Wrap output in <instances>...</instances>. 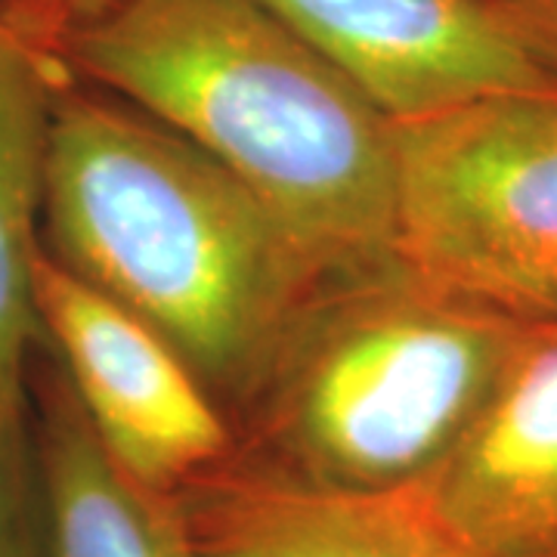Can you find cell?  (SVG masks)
I'll return each instance as SVG.
<instances>
[{
  "instance_id": "cell-1",
  "label": "cell",
  "mask_w": 557,
  "mask_h": 557,
  "mask_svg": "<svg viewBox=\"0 0 557 557\" xmlns=\"http://www.w3.org/2000/svg\"><path fill=\"white\" fill-rule=\"evenodd\" d=\"M40 248L152 325L233 428L329 282L233 171L72 72L53 106Z\"/></svg>"
},
{
  "instance_id": "cell-2",
  "label": "cell",
  "mask_w": 557,
  "mask_h": 557,
  "mask_svg": "<svg viewBox=\"0 0 557 557\" xmlns=\"http://www.w3.org/2000/svg\"><path fill=\"white\" fill-rule=\"evenodd\" d=\"M47 47L233 171L329 278L394 260L391 119L260 0H102Z\"/></svg>"
},
{
  "instance_id": "cell-3",
  "label": "cell",
  "mask_w": 557,
  "mask_h": 557,
  "mask_svg": "<svg viewBox=\"0 0 557 557\" xmlns=\"http://www.w3.org/2000/svg\"><path fill=\"white\" fill-rule=\"evenodd\" d=\"M520 329L397 258L329 278L236 424V449L322 486H418L478 418Z\"/></svg>"
},
{
  "instance_id": "cell-4",
  "label": "cell",
  "mask_w": 557,
  "mask_h": 557,
  "mask_svg": "<svg viewBox=\"0 0 557 557\" xmlns=\"http://www.w3.org/2000/svg\"><path fill=\"white\" fill-rule=\"evenodd\" d=\"M394 258L515 325H557V94L391 121Z\"/></svg>"
},
{
  "instance_id": "cell-5",
  "label": "cell",
  "mask_w": 557,
  "mask_h": 557,
  "mask_svg": "<svg viewBox=\"0 0 557 557\" xmlns=\"http://www.w3.org/2000/svg\"><path fill=\"white\" fill-rule=\"evenodd\" d=\"M35 307L94 437L149 490L177 496L236 453V428L152 325L62 270L40 248Z\"/></svg>"
},
{
  "instance_id": "cell-6",
  "label": "cell",
  "mask_w": 557,
  "mask_h": 557,
  "mask_svg": "<svg viewBox=\"0 0 557 557\" xmlns=\"http://www.w3.org/2000/svg\"><path fill=\"white\" fill-rule=\"evenodd\" d=\"M391 121L502 94H557L508 0H260Z\"/></svg>"
},
{
  "instance_id": "cell-7",
  "label": "cell",
  "mask_w": 557,
  "mask_h": 557,
  "mask_svg": "<svg viewBox=\"0 0 557 557\" xmlns=\"http://www.w3.org/2000/svg\"><path fill=\"white\" fill-rule=\"evenodd\" d=\"M471 557H557V325H523L478 418L418 483Z\"/></svg>"
},
{
  "instance_id": "cell-8",
  "label": "cell",
  "mask_w": 557,
  "mask_h": 557,
  "mask_svg": "<svg viewBox=\"0 0 557 557\" xmlns=\"http://www.w3.org/2000/svg\"><path fill=\"white\" fill-rule=\"evenodd\" d=\"M174 498L201 557H471L418 486H322L239 449Z\"/></svg>"
},
{
  "instance_id": "cell-9",
  "label": "cell",
  "mask_w": 557,
  "mask_h": 557,
  "mask_svg": "<svg viewBox=\"0 0 557 557\" xmlns=\"http://www.w3.org/2000/svg\"><path fill=\"white\" fill-rule=\"evenodd\" d=\"M28 397L47 557H201L177 498L134 480L102 449L47 347Z\"/></svg>"
},
{
  "instance_id": "cell-10",
  "label": "cell",
  "mask_w": 557,
  "mask_h": 557,
  "mask_svg": "<svg viewBox=\"0 0 557 557\" xmlns=\"http://www.w3.org/2000/svg\"><path fill=\"white\" fill-rule=\"evenodd\" d=\"M69 69L44 40L0 20V416L32 428L40 211L53 106Z\"/></svg>"
},
{
  "instance_id": "cell-11",
  "label": "cell",
  "mask_w": 557,
  "mask_h": 557,
  "mask_svg": "<svg viewBox=\"0 0 557 557\" xmlns=\"http://www.w3.org/2000/svg\"><path fill=\"white\" fill-rule=\"evenodd\" d=\"M0 557H47L44 496L32 428L0 416Z\"/></svg>"
},
{
  "instance_id": "cell-12",
  "label": "cell",
  "mask_w": 557,
  "mask_h": 557,
  "mask_svg": "<svg viewBox=\"0 0 557 557\" xmlns=\"http://www.w3.org/2000/svg\"><path fill=\"white\" fill-rule=\"evenodd\" d=\"M100 3L102 0H0V20L47 44L69 25L90 16Z\"/></svg>"
},
{
  "instance_id": "cell-13",
  "label": "cell",
  "mask_w": 557,
  "mask_h": 557,
  "mask_svg": "<svg viewBox=\"0 0 557 557\" xmlns=\"http://www.w3.org/2000/svg\"><path fill=\"white\" fill-rule=\"evenodd\" d=\"M508 7L557 65V0H508Z\"/></svg>"
}]
</instances>
